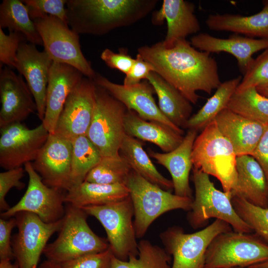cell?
Masks as SVG:
<instances>
[{"label":"cell","instance_id":"cell-1","mask_svg":"<svg viewBox=\"0 0 268 268\" xmlns=\"http://www.w3.org/2000/svg\"><path fill=\"white\" fill-rule=\"evenodd\" d=\"M137 54L191 103L198 102L197 91L210 94L221 83L215 60L209 53L197 50L186 39L170 47L163 46L161 42L143 46Z\"/></svg>","mask_w":268,"mask_h":268},{"label":"cell","instance_id":"cell-32","mask_svg":"<svg viewBox=\"0 0 268 268\" xmlns=\"http://www.w3.org/2000/svg\"><path fill=\"white\" fill-rule=\"evenodd\" d=\"M242 77L236 78L221 83L214 94L204 105L187 121L185 128L198 131L202 130L214 121L227 105L241 81Z\"/></svg>","mask_w":268,"mask_h":268},{"label":"cell","instance_id":"cell-34","mask_svg":"<svg viewBox=\"0 0 268 268\" xmlns=\"http://www.w3.org/2000/svg\"><path fill=\"white\" fill-rule=\"evenodd\" d=\"M71 142V187L83 182L102 158L98 150L86 135L77 137Z\"/></svg>","mask_w":268,"mask_h":268},{"label":"cell","instance_id":"cell-41","mask_svg":"<svg viewBox=\"0 0 268 268\" xmlns=\"http://www.w3.org/2000/svg\"><path fill=\"white\" fill-rule=\"evenodd\" d=\"M113 253L111 249L85 255L60 264L62 268H111Z\"/></svg>","mask_w":268,"mask_h":268},{"label":"cell","instance_id":"cell-18","mask_svg":"<svg viewBox=\"0 0 268 268\" xmlns=\"http://www.w3.org/2000/svg\"><path fill=\"white\" fill-rule=\"evenodd\" d=\"M0 128L21 123L37 111V105L27 83L9 67L0 70Z\"/></svg>","mask_w":268,"mask_h":268},{"label":"cell","instance_id":"cell-25","mask_svg":"<svg viewBox=\"0 0 268 268\" xmlns=\"http://www.w3.org/2000/svg\"><path fill=\"white\" fill-rule=\"evenodd\" d=\"M237 181L232 196L240 197L250 203L268 207V183L259 163L251 155L237 157Z\"/></svg>","mask_w":268,"mask_h":268},{"label":"cell","instance_id":"cell-19","mask_svg":"<svg viewBox=\"0 0 268 268\" xmlns=\"http://www.w3.org/2000/svg\"><path fill=\"white\" fill-rule=\"evenodd\" d=\"M53 63L44 50L24 41L19 46L15 68L25 79L37 105V116L43 121L45 113L46 92Z\"/></svg>","mask_w":268,"mask_h":268},{"label":"cell","instance_id":"cell-16","mask_svg":"<svg viewBox=\"0 0 268 268\" xmlns=\"http://www.w3.org/2000/svg\"><path fill=\"white\" fill-rule=\"evenodd\" d=\"M93 80L97 85L122 103L127 110L135 112L145 120L161 123L183 134V130L172 123L160 110L153 96L154 90L147 80L128 86L113 82L97 72Z\"/></svg>","mask_w":268,"mask_h":268},{"label":"cell","instance_id":"cell-28","mask_svg":"<svg viewBox=\"0 0 268 268\" xmlns=\"http://www.w3.org/2000/svg\"><path fill=\"white\" fill-rule=\"evenodd\" d=\"M258 13L250 16L232 14H210L205 23L213 31H225L243 34L250 37L268 39V0Z\"/></svg>","mask_w":268,"mask_h":268},{"label":"cell","instance_id":"cell-47","mask_svg":"<svg viewBox=\"0 0 268 268\" xmlns=\"http://www.w3.org/2000/svg\"><path fill=\"white\" fill-rule=\"evenodd\" d=\"M38 268H62V267L60 264L47 259L38 266Z\"/></svg>","mask_w":268,"mask_h":268},{"label":"cell","instance_id":"cell-9","mask_svg":"<svg viewBox=\"0 0 268 268\" xmlns=\"http://www.w3.org/2000/svg\"><path fill=\"white\" fill-rule=\"evenodd\" d=\"M42 39L44 51L54 62L71 66L93 79L96 72L84 56L78 34L59 18L41 14L33 20Z\"/></svg>","mask_w":268,"mask_h":268},{"label":"cell","instance_id":"cell-23","mask_svg":"<svg viewBox=\"0 0 268 268\" xmlns=\"http://www.w3.org/2000/svg\"><path fill=\"white\" fill-rule=\"evenodd\" d=\"M195 5L184 0H164L161 8L153 15L152 21L161 24L165 20L167 31L161 41L165 47L172 46L176 41L186 39L200 30L199 21L194 13Z\"/></svg>","mask_w":268,"mask_h":268},{"label":"cell","instance_id":"cell-11","mask_svg":"<svg viewBox=\"0 0 268 268\" xmlns=\"http://www.w3.org/2000/svg\"><path fill=\"white\" fill-rule=\"evenodd\" d=\"M226 222L216 219L202 230L186 233L172 226L160 234L166 251L173 258L171 268H204L207 249L219 234L231 231Z\"/></svg>","mask_w":268,"mask_h":268},{"label":"cell","instance_id":"cell-38","mask_svg":"<svg viewBox=\"0 0 268 268\" xmlns=\"http://www.w3.org/2000/svg\"><path fill=\"white\" fill-rule=\"evenodd\" d=\"M268 83V49L253 59L236 91L257 87Z\"/></svg>","mask_w":268,"mask_h":268},{"label":"cell","instance_id":"cell-37","mask_svg":"<svg viewBox=\"0 0 268 268\" xmlns=\"http://www.w3.org/2000/svg\"><path fill=\"white\" fill-rule=\"evenodd\" d=\"M232 203L239 216L268 244V207L255 205L238 196H232Z\"/></svg>","mask_w":268,"mask_h":268},{"label":"cell","instance_id":"cell-17","mask_svg":"<svg viewBox=\"0 0 268 268\" xmlns=\"http://www.w3.org/2000/svg\"><path fill=\"white\" fill-rule=\"evenodd\" d=\"M72 151L71 141L49 134L32 163L47 186L66 192L70 189Z\"/></svg>","mask_w":268,"mask_h":268},{"label":"cell","instance_id":"cell-7","mask_svg":"<svg viewBox=\"0 0 268 268\" xmlns=\"http://www.w3.org/2000/svg\"><path fill=\"white\" fill-rule=\"evenodd\" d=\"M268 260V244L251 233L230 231L208 246L204 268H248Z\"/></svg>","mask_w":268,"mask_h":268},{"label":"cell","instance_id":"cell-4","mask_svg":"<svg viewBox=\"0 0 268 268\" xmlns=\"http://www.w3.org/2000/svg\"><path fill=\"white\" fill-rule=\"evenodd\" d=\"M237 157L215 120L197 135L191 155L193 168L215 177L225 192H231L236 186Z\"/></svg>","mask_w":268,"mask_h":268},{"label":"cell","instance_id":"cell-43","mask_svg":"<svg viewBox=\"0 0 268 268\" xmlns=\"http://www.w3.org/2000/svg\"><path fill=\"white\" fill-rule=\"evenodd\" d=\"M100 58L108 67L117 69L125 75L130 71L135 61V59L130 56L125 49H120L119 53H115L106 48L101 53Z\"/></svg>","mask_w":268,"mask_h":268},{"label":"cell","instance_id":"cell-49","mask_svg":"<svg viewBox=\"0 0 268 268\" xmlns=\"http://www.w3.org/2000/svg\"><path fill=\"white\" fill-rule=\"evenodd\" d=\"M256 88L260 94L268 98V83L258 86Z\"/></svg>","mask_w":268,"mask_h":268},{"label":"cell","instance_id":"cell-21","mask_svg":"<svg viewBox=\"0 0 268 268\" xmlns=\"http://www.w3.org/2000/svg\"><path fill=\"white\" fill-rule=\"evenodd\" d=\"M192 45L201 51L210 53L226 52L237 60L241 71L244 74L253 60V54L268 49V39L233 35L228 38H220L208 33H201L191 39Z\"/></svg>","mask_w":268,"mask_h":268},{"label":"cell","instance_id":"cell-27","mask_svg":"<svg viewBox=\"0 0 268 268\" xmlns=\"http://www.w3.org/2000/svg\"><path fill=\"white\" fill-rule=\"evenodd\" d=\"M129 196V190L124 183L102 184L84 181L66 192L65 201L81 208L111 203Z\"/></svg>","mask_w":268,"mask_h":268},{"label":"cell","instance_id":"cell-10","mask_svg":"<svg viewBox=\"0 0 268 268\" xmlns=\"http://www.w3.org/2000/svg\"><path fill=\"white\" fill-rule=\"evenodd\" d=\"M87 215L96 218L104 227L113 255L127 261L131 256L138 253L133 217L134 210L129 196L111 203L80 208Z\"/></svg>","mask_w":268,"mask_h":268},{"label":"cell","instance_id":"cell-35","mask_svg":"<svg viewBox=\"0 0 268 268\" xmlns=\"http://www.w3.org/2000/svg\"><path fill=\"white\" fill-rule=\"evenodd\" d=\"M171 256L166 250L145 240L138 243V253L127 261L113 255L111 268H171Z\"/></svg>","mask_w":268,"mask_h":268},{"label":"cell","instance_id":"cell-39","mask_svg":"<svg viewBox=\"0 0 268 268\" xmlns=\"http://www.w3.org/2000/svg\"><path fill=\"white\" fill-rule=\"evenodd\" d=\"M22 1L27 6L32 20L39 15L47 14L56 17L67 24V0H24Z\"/></svg>","mask_w":268,"mask_h":268},{"label":"cell","instance_id":"cell-26","mask_svg":"<svg viewBox=\"0 0 268 268\" xmlns=\"http://www.w3.org/2000/svg\"><path fill=\"white\" fill-rule=\"evenodd\" d=\"M125 128L127 134L154 143L165 152L175 149L184 138L183 135L166 125L145 120L132 110L127 111Z\"/></svg>","mask_w":268,"mask_h":268},{"label":"cell","instance_id":"cell-20","mask_svg":"<svg viewBox=\"0 0 268 268\" xmlns=\"http://www.w3.org/2000/svg\"><path fill=\"white\" fill-rule=\"evenodd\" d=\"M83 76L71 66L53 62L47 88L45 116L42 121L49 134H54L67 98Z\"/></svg>","mask_w":268,"mask_h":268},{"label":"cell","instance_id":"cell-30","mask_svg":"<svg viewBox=\"0 0 268 268\" xmlns=\"http://www.w3.org/2000/svg\"><path fill=\"white\" fill-rule=\"evenodd\" d=\"M120 154L132 170L143 178L163 190L173 189L172 180L164 177L156 168L142 143L135 138L126 134L120 149Z\"/></svg>","mask_w":268,"mask_h":268},{"label":"cell","instance_id":"cell-44","mask_svg":"<svg viewBox=\"0 0 268 268\" xmlns=\"http://www.w3.org/2000/svg\"><path fill=\"white\" fill-rule=\"evenodd\" d=\"M16 227L15 217L8 219L0 218V260L14 259L11 234L12 229Z\"/></svg>","mask_w":268,"mask_h":268},{"label":"cell","instance_id":"cell-22","mask_svg":"<svg viewBox=\"0 0 268 268\" xmlns=\"http://www.w3.org/2000/svg\"><path fill=\"white\" fill-rule=\"evenodd\" d=\"M214 120L237 156L252 155L268 124L250 120L228 109L221 111Z\"/></svg>","mask_w":268,"mask_h":268},{"label":"cell","instance_id":"cell-5","mask_svg":"<svg viewBox=\"0 0 268 268\" xmlns=\"http://www.w3.org/2000/svg\"><path fill=\"white\" fill-rule=\"evenodd\" d=\"M125 184L134 210L136 238H140L151 223L164 213L175 209L190 211L193 199L181 197L149 182L132 169Z\"/></svg>","mask_w":268,"mask_h":268},{"label":"cell","instance_id":"cell-33","mask_svg":"<svg viewBox=\"0 0 268 268\" xmlns=\"http://www.w3.org/2000/svg\"><path fill=\"white\" fill-rule=\"evenodd\" d=\"M226 109L250 120L268 123V98L256 87L236 90Z\"/></svg>","mask_w":268,"mask_h":268},{"label":"cell","instance_id":"cell-46","mask_svg":"<svg viewBox=\"0 0 268 268\" xmlns=\"http://www.w3.org/2000/svg\"><path fill=\"white\" fill-rule=\"evenodd\" d=\"M251 156L262 167L268 183V124Z\"/></svg>","mask_w":268,"mask_h":268},{"label":"cell","instance_id":"cell-6","mask_svg":"<svg viewBox=\"0 0 268 268\" xmlns=\"http://www.w3.org/2000/svg\"><path fill=\"white\" fill-rule=\"evenodd\" d=\"M209 176L199 169H193L195 196L187 217L191 226L199 228L205 225L209 219L215 218L228 223L234 231L253 232L235 210L231 201L232 193L216 189Z\"/></svg>","mask_w":268,"mask_h":268},{"label":"cell","instance_id":"cell-36","mask_svg":"<svg viewBox=\"0 0 268 268\" xmlns=\"http://www.w3.org/2000/svg\"><path fill=\"white\" fill-rule=\"evenodd\" d=\"M131 170L129 163L121 155L102 157L84 181L102 184H125Z\"/></svg>","mask_w":268,"mask_h":268},{"label":"cell","instance_id":"cell-13","mask_svg":"<svg viewBox=\"0 0 268 268\" xmlns=\"http://www.w3.org/2000/svg\"><path fill=\"white\" fill-rule=\"evenodd\" d=\"M14 217L18 229L11 238L14 259L19 268H38L47 242L60 230L63 218L47 223L37 215L28 212H18Z\"/></svg>","mask_w":268,"mask_h":268},{"label":"cell","instance_id":"cell-15","mask_svg":"<svg viewBox=\"0 0 268 268\" xmlns=\"http://www.w3.org/2000/svg\"><path fill=\"white\" fill-rule=\"evenodd\" d=\"M96 91L93 80L83 76L67 98L54 134L70 141L80 136H86L93 115Z\"/></svg>","mask_w":268,"mask_h":268},{"label":"cell","instance_id":"cell-40","mask_svg":"<svg viewBox=\"0 0 268 268\" xmlns=\"http://www.w3.org/2000/svg\"><path fill=\"white\" fill-rule=\"evenodd\" d=\"M27 41L21 33L9 32L5 34L0 28V67L5 65L9 67H15L16 56L21 43Z\"/></svg>","mask_w":268,"mask_h":268},{"label":"cell","instance_id":"cell-24","mask_svg":"<svg viewBox=\"0 0 268 268\" xmlns=\"http://www.w3.org/2000/svg\"><path fill=\"white\" fill-rule=\"evenodd\" d=\"M197 132L195 130H189L181 144L172 151L165 153L149 151L150 156L170 173L174 194L192 199L189 176L193 167L191 155L193 144L198 135Z\"/></svg>","mask_w":268,"mask_h":268},{"label":"cell","instance_id":"cell-3","mask_svg":"<svg viewBox=\"0 0 268 268\" xmlns=\"http://www.w3.org/2000/svg\"><path fill=\"white\" fill-rule=\"evenodd\" d=\"M88 215L80 208L67 204L57 238L43 252L47 260L59 264L108 249L107 240L96 235L87 221Z\"/></svg>","mask_w":268,"mask_h":268},{"label":"cell","instance_id":"cell-31","mask_svg":"<svg viewBox=\"0 0 268 268\" xmlns=\"http://www.w3.org/2000/svg\"><path fill=\"white\" fill-rule=\"evenodd\" d=\"M0 28L9 32L22 34L27 41L35 45L43 46L42 39L27 6L19 0H3L0 5Z\"/></svg>","mask_w":268,"mask_h":268},{"label":"cell","instance_id":"cell-50","mask_svg":"<svg viewBox=\"0 0 268 268\" xmlns=\"http://www.w3.org/2000/svg\"><path fill=\"white\" fill-rule=\"evenodd\" d=\"M248 268H268V260L263 263L252 266Z\"/></svg>","mask_w":268,"mask_h":268},{"label":"cell","instance_id":"cell-14","mask_svg":"<svg viewBox=\"0 0 268 268\" xmlns=\"http://www.w3.org/2000/svg\"><path fill=\"white\" fill-rule=\"evenodd\" d=\"M49 134L42 123L32 129L21 123L0 128V166L8 170L34 161Z\"/></svg>","mask_w":268,"mask_h":268},{"label":"cell","instance_id":"cell-29","mask_svg":"<svg viewBox=\"0 0 268 268\" xmlns=\"http://www.w3.org/2000/svg\"><path fill=\"white\" fill-rule=\"evenodd\" d=\"M146 80L157 94L158 107L162 114L177 127L185 128L187 121L191 117V103L156 72H150Z\"/></svg>","mask_w":268,"mask_h":268},{"label":"cell","instance_id":"cell-45","mask_svg":"<svg viewBox=\"0 0 268 268\" xmlns=\"http://www.w3.org/2000/svg\"><path fill=\"white\" fill-rule=\"evenodd\" d=\"M155 71L154 67L137 54L134 63L128 74L125 75L123 84L133 85L146 80L150 72Z\"/></svg>","mask_w":268,"mask_h":268},{"label":"cell","instance_id":"cell-8","mask_svg":"<svg viewBox=\"0 0 268 268\" xmlns=\"http://www.w3.org/2000/svg\"><path fill=\"white\" fill-rule=\"evenodd\" d=\"M127 111L122 103L96 85L95 105L86 136L102 157L120 155V147L126 134L125 117Z\"/></svg>","mask_w":268,"mask_h":268},{"label":"cell","instance_id":"cell-12","mask_svg":"<svg viewBox=\"0 0 268 268\" xmlns=\"http://www.w3.org/2000/svg\"><path fill=\"white\" fill-rule=\"evenodd\" d=\"M24 169L29 178L27 190L15 205L1 213V218H9L18 212H28L47 223L63 218L66 211L64 191L47 186L31 162L24 165Z\"/></svg>","mask_w":268,"mask_h":268},{"label":"cell","instance_id":"cell-48","mask_svg":"<svg viewBox=\"0 0 268 268\" xmlns=\"http://www.w3.org/2000/svg\"><path fill=\"white\" fill-rule=\"evenodd\" d=\"M10 259L0 260V268H19L18 263L15 261L12 263Z\"/></svg>","mask_w":268,"mask_h":268},{"label":"cell","instance_id":"cell-42","mask_svg":"<svg viewBox=\"0 0 268 268\" xmlns=\"http://www.w3.org/2000/svg\"><path fill=\"white\" fill-rule=\"evenodd\" d=\"M25 169L22 167L6 170L0 173V209L5 211L10 206L5 200V197L12 188L22 189L25 184L21 182Z\"/></svg>","mask_w":268,"mask_h":268},{"label":"cell","instance_id":"cell-2","mask_svg":"<svg viewBox=\"0 0 268 268\" xmlns=\"http://www.w3.org/2000/svg\"><path fill=\"white\" fill-rule=\"evenodd\" d=\"M156 0H67L68 26L78 34L102 35L129 26L154 8Z\"/></svg>","mask_w":268,"mask_h":268}]
</instances>
